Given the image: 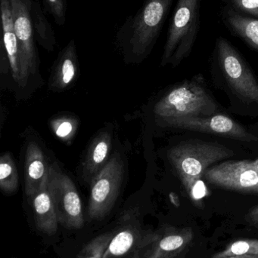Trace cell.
I'll return each mask as SVG.
<instances>
[{"label":"cell","mask_w":258,"mask_h":258,"mask_svg":"<svg viewBox=\"0 0 258 258\" xmlns=\"http://www.w3.org/2000/svg\"><path fill=\"white\" fill-rule=\"evenodd\" d=\"M174 0H145L117 33V42L127 63H140L152 51Z\"/></svg>","instance_id":"2"},{"label":"cell","mask_w":258,"mask_h":258,"mask_svg":"<svg viewBox=\"0 0 258 258\" xmlns=\"http://www.w3.org/2000/svg\"><path fill=\"white\" fill-rule=\"evenodd\" d=\"M19 186V175L13 156L6 152L0 157V189L4 194L16 192Z\"/></svg>","instance_id":"20"},{"label":"cell","mask_w":258,"mask_h":258,"mask_svg":"<svg viewBox=\"0 0 258 258\" xmlns=\"http://www.w3.org/2000/svg\"><path fill=\"white\" fill-rule=\"evenodd\" d=\"M1 18L3 45L7 53L11 77L18 90V98L20 91L30 88L32 80L24 69L21 60L18 39L14 27L10 0H1Z\"/></svg>","instance_id":"12"},{"label":"cell","mask_w":258,"mask_h":258,"mask_svg":"<svg viewBox=\"0 0 258 258\" xmlns=\"http://www.w3.org/2000/svg\"><path fill=\"white\" fill-rule=\"evenodd\" d=\"M216 50L221 71L232 89L246 101L258 104L257 80L240 54L223 37L217 40Z\"/></svg>","instance_id":"6"},{"label":"cell","mask_w":258,"mask_h":258,"mask_svg":"<svg viewBox=\"0 0 258 258\" xmlns=\"http://www.w3.org/2000/svg\"><path fill=\"white\" fill-rule=\"evenodd\" d=\"M125 164L119 153L112 155L106 166L90 183L88 217L93 221L106 218L113 209L124 181Z\"/></svg>","instance_id":"5"},{"label":"cell","mask_w":258,"mask_h":258,"mask_svg":"<svg viewBox=\"0 0 258 258\" xmlns=\"http://www.w3.org/2000/svg\"><path fill=\"white\" fill-rule=\"evenodd\" d=\"M222 17L230 31L258 52V20L243 16L229 7L224 9Z\"/></svg>","instance_id":"17"},{"label":"cell","mask_w":258,"mask_h":258,"mask_svg":"<svg viewBox=\"0 0 258 258\" xmlns=\"http://www.w3.org/2000/svg\"><path fill=\"white\" fill-rule=\"evenodd\" d=\"M254 165L258 172V158L257 159H256L255 160H254Z\"/></svg>","instance_id":"28"},{"label":"cell","mask_w":258,"mask_h":258,"mask_svg":"<svg viewBox=\"0 0 258 258\" xmlns=\"http://www.w3.org/2000/svg\"><path fill=\"white\" fill-rule=\"evenodd\" d=\"M45 12L50 14L56 24L63 26L66 22V0H42Z\"/></svg>","instance_id":"24"},{"label":"cell","mask_w":258,"mask_h":258,"mask_svg":"<svg viewBox=\"0 0 258 258\" xmlns=\"http://www.w3.org/2000/svg\"><path fill=\"white\" fill-rule=\"evenodd\" d=\"M245 220L247 222L249 223L250 225L255 227L258 230V205L248 211V214L245 216Z\"/></svg>","instance_id":"26"},{"label":"cell","mask_w":258,"mask_h":258,"mask_svg":"<svg viewBox=\"0 0 258 258\" xmlns=\"http://www.w3.org/2000/svg\"><path fill=\"white\" fill-rule=\"evenodd\" d=\"M157 123L162 127L203 132L248 142L258 140L257 137L250 133L240 124L222 114L173 118L159 121Z\"/></svg>","instance_id":"9"},{"label":"cell","mask_w":258,"mask_h":258,"mask_svg":"<svg viewBox=\"0 0 258 258\" xmlns=\"http://www.w3.org/2000/svg\"><path fill=\"white\" fill-rule=\"evenodd\" d=\"M228 5L237 13L258 20V0H229Z\"/></svg>","instance_id":"25"},{"label":"cell","mask_w":258,"mask_h":258,"mask_svg":"<svg viewBox=\"0 0 258 258\" xmlns=\"http://www.w3.org/2000/svg\"><path fill=\"white\" fill-rule=\"evenodd\" d=\"M139 241L136 229L128 227L114 236L108 246L103 258H121L128 254Z\"/></svg>","instance_id":"19"},{"label":"cell","mask_w":258,"mask_h":258,"mask_svg":"<svg viewBox=\"0 0 258 258\" xmlns=\"http://www.w3.org/2000/svg\"><path fill=\"white\" fill-rule=\"evenodd\" d=\"M30 12L36 41L46 51H53L56 45V36L37 1L31 0Z\"/></svg>","instance_id":"18"},{"label":"cell","mask_w":258,"mask_h":258,"mask_svg":"<svg viewBox=\"0 0 258 258\" xmlns=\"http://www.w3.org/2000/svg\"><path fill=\"white\" fill-rule=\"evenodd\" d=\"M114 236L113 233H109L97 236L83 247L77 258H103Z\"/></svg>","instance_id":"23"},{"label":"cell","mask_w":258,"mask_h":258,"mask_svg":"<svg viewBox=\"0 0 258 258\" xmlns=\"http://www.w3.org/2000/svg\"><path fill=\"white\" fill-rule=\"evenodd\" d=\"M79 75V63L75 42L71 39L59 52L51 69L48 89L62 92L70 89Z\"/></svg>","instance_id":"15"},{"label":"cell","mask_w":258,"mask_h":258,"mask_svg":"<svg viewBox=\"0 0 258 258\" xmlns=\"http://www.w3.org/2000/svg\"><path fill=\"white\" fill-rule=\"evenodd\" d=\"M217 105L205 88L195 80L186 81L171 89L154 107L156 122L186 116L216 114Z\"/></svg>","instance_id":"4"},{"label":"cell","mask_w":258,"mask_h":258,"mask_svg":"<svg viewBox=\"0 0 258 258\" xmlns=\"http://www.w3.org/2000/svg\"><path fill=\"white\" fill-rule=\"evenodd\" d=\"M222 258H258V255H251V254H244V255L230 256Z\"/></svg>","instance_id":"27"},{"label":"cell","mask_w":258,"mask_h":258,"mask_svg":"<svg viewBox=\"0 0 258 258\" xmlns=\"http://www.w3.org/2000/svg\"><path fill=\"white\" fill-rule=\"evenodd\" d=\"M258 255V239H239L227 245L223 251L216 253L212 258H222L235 255Z\"/></svg>","instance_id":"22"},{"label":"cell","mask_w":258,"mask_h":258,"mask_svg":"<svg viewBox=\"0 0 258 258\" xmlns=\"http://www.w3.org/2000/svg\"><path fill=\"white\" fill-rule=\"evenodd\" d=\"M14 27L18 39L23 66L36 80L39 76V59L34 42V32L30 16L31 0H10Z\"/></svg>","instance_id":"10"},{"label":"cell","mask_w":258,"mask_h":258,"mask_svg":"<svg viewBox=\"0 0 258 258\" xmlns=\"http://www.w3.org/2000/svg\"><path fill=\"white\" fill-rule=\"evenodd\" d=\"M50 126L56 137L68 144L72 141L78 129L79 121L73 116H59L50 121Z\"/></svg>","instance_id":"21"},{"label":"cell","mask_w":258,"mask_h":258,"mask_svg":"<svg viewBox=\"0 0 258 258\" xmlns=\"http://www.w3.org/2000/svg\"><path fill=\"white\" fill-rule=\"evenodd\" d=\"M201 0H178L164 47L161 65L177 67L190 54L198 37Z\"/></svg>","instance_id":"3"},{"label":"cell","mask_w":258,"mask_h":258,"mask_svg":"<svg viewBox=\"0 0 258 258\" xmlns=\"http://www.w3.org/2000/svg\"><path fill=\"white\" fill-rule=\"evenodd\" d=\"M51 167L39 144L28 141L24 156V190L28 198L31 199L48 178Z\"/></svg>","instance_id":"14"},{"label":"cell","mask_w":258,"mask_h":258,"mask_svg":"<svg viewBox=\"0 0 258 258\" xmlns=\"http://www.w3.org/2000/svg\"><path fill=\"white\" fill-rule=\"evenodd\" d=\"M30 200L37 230L47 235L55 234L57 232L59 224L51 194L50 174Z\"/></svg>","instance_id":"16"},{"label":"cell","mask_w":258,"mask_h":258,"mask_svg":"<svg viewBox=\"0 0 258 258\" xmlns=\"http://www.w3.org/2000/svg\"><path fill=\"white\" fill-rule=\"evenodd\" d=\"M112 137V128L102 129L88 146L80 167V177L87 184L92 183L110 159Z\"/></svg>","instance_id":"13"},{"label":"cell","mask_w":258,"mask_h":258,"mask_svg":"<svg viewBox=\"0 0 258 258\" xmlns=\"http://www.w3.org/2000/svg\"><path fill=\"white\" fill-rule=\"evenodd\" d=\"M190 227L167 228L162 233L147 235L140 245L141 258H177L193 241Z\"/></svg>","instance_id":"11"},{"label":"cell","mask_w":258,"mask_h":258,"mask_svg":"<svg viewBox=\"0 0 258 258\" xmlns=\"http://www.w3.org/2000/svg\"><path fill=\"white\" fill-rule=\"evenodd\" d=\"M234 154L233 150L218 143L191 141L170 149L168 157L192 203L202 208V200L208 195L201 181L204 171L213 164Z\"/></svg>","instance_id":"1"},{"label":"cell","mask_w":258,"mask_h":258,"mask_svg":"<svg viewBox=\"0 0 258 258\" xmlns=\"http://www.w3.org/2000/svg\"><path fill=\"white\" fill-rule=\"evenodd\" d=\"M50 184L59 224L65 228L81 229L84 224L81 200L71 177L51 165Z\"/></svg>","instance_id":"7"},{"label":"cell","mask_w":258,"mask_h":258,"mask_svg":"<svg viewBox=\"0 0 258 258\" xmlns=\"http://www.w3.org/2000/svg\"><path fill=\"white\" fill-rule=\"evenodd\" d=\"M203 177L210 184L227 190L258 195V172L254 161H226L206 169Z\"/></svg>","instance_id":"8"}]
</instances>
